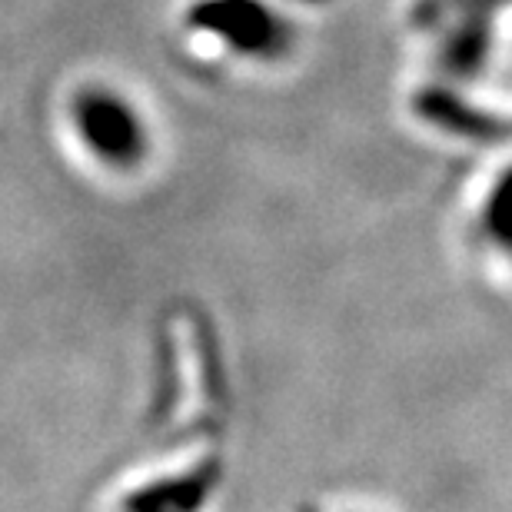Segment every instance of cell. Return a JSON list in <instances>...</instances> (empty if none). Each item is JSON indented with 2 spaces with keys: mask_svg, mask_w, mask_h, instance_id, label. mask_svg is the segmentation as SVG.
<instances>
[{
  "mask_svg": "<svg viewBox=\"0 0 512 512\" xmlns=\"http://www.w3.org/2000/svg\"><path fill=\"white\" fill-rule=\"evenodd\" d=\"M70 120L87 153L114 170H130L147 157V127L130 104L110 87H84L70 104Z\"/></svg>",
  "mask_w": 512,
  "mask_h": 512,
  "instance_id": "6da1fadb",
  "label": "cell"
},
{
  "mask_svg": "<svg viewBox=\"0 0 512 512\" xmlns=\"http://www.w3.org/2000/svg\"><path fill=\"white\" fill-rule=\"evenodd\" d=\"M193 24L223 34L237 50H256L266 54L273 44H280L283 24L270 14V7H260L256 0H203L193 7Z\"/></svg>",
  "mask_w": 512,
  "mask_h": 512,
  "instance_id": "7a4b0ae2",
  "label": "cell"
}]
</instances>
